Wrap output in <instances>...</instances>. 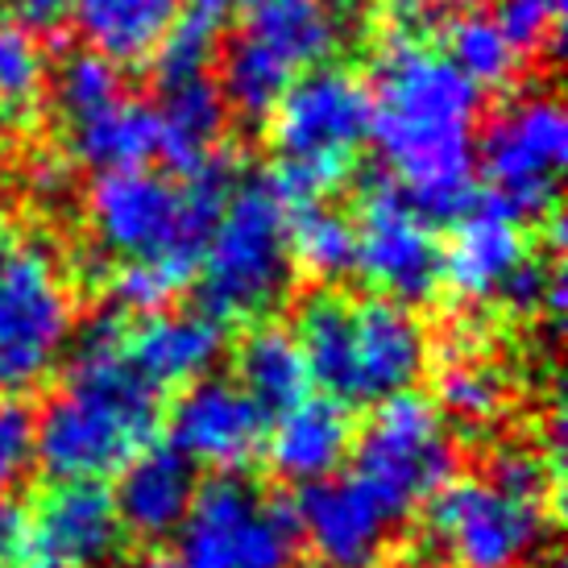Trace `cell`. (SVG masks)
Instances as JSON below:
<instances>
[{
    "label": "cell",
    "instance_id": "44dd1931",
    "mask_svg": "<svg viewBox=\"0 0 568 568\" xmlns=\"http://www.w3.org/2000/svg\"><path fill=\"white\" fill-rule=\"evenodd\" d=\"M159 116V159L179 174H191L204 159L221 150V133L229 121V104L221 83L204 75H179L162 80Z\"/></svg>",
    "mask_w": 568,
    "mask_h": 568
},
{
    "label": "cell",
    "instance_id": "7402d4cb",
    "mask_svg": "<svg viewBox=\"0 0 568 568\" xmlns=\"http://www.w3.org/2000/svg\"><path fill=\"white\" fill-rule=\"evenodd\" d=\"M179 0H71V26L88 50L116 67H138L154 59L171 30Z\"/></svg>",
    "mask_w": 568,
    "mask_h": 568
},
{
    "label": "cell",
    "instance_id": "277c9868",
    "mask_svg": "<svg viewBox=\"0 0 568 568\" xmlns=\"http://www.w3.org/2000/svg\"><path fill=\"white\" fill-rule=\"evenodd\" d=\"M179 187L150 166L100 171L88 191V224L95 241L121 257H174L200 270L224 200L237 187V159L216 150Z\"/></svg>",
    "mask_w": 568,
    "mask_h": 568
},
{
    "label": "cell",
    "instance_id": "f35d334b",
    "mask_svg": "<svg viewBox=\"0 0 568 568\" xmlns=\"http://www.w3.org/2000/svg\"><path fill=\"white\" fill-rule=\"evenodd\" d=\"M133 568H183L174 556H145V560H138Z\"/></svg>",
    "mask_w": 568,
    "mask_h": 568
},
{
    "label": "cell",
    "instance_id": "7c38bea8",
    "mask_svg": "<svg viewBox=\"0 0 568 568\" xmlns=\"http://www.w3.org/2000/svg\"><path fill=\"white\" fill-rule=\"evenodd\" d=\"M427 503L432 539L453 568H523L548 539V503L506 494L486 474L448 481Z\"/></svg>",
    "mask_w": 568,
    "mask_h": 568
},
{
    "label": "cell",
    "instance_id": "5b68a950",
    "mask_svg": "<svg viewBox=\"0 0 568 568\" xmlns=\"http://www.w3.org/2000/svg\"><path fill=\"white\" fill-rule=\"evenodd\" d=\"M200 312L212 320H257L291 291V200L274 174L237 179L221 221L200 253Z\"/></svg>",
    "mask_w": 568,
    "mask_h": 568
},
{
    "label": "cell",
    "instance_id": "d6a6232c",
    "mask_svg": "<svg viewBox=\"0 0 568 568\" xmlns=\"http://www.w3.org/2000/svg\"><path fill=\"white\" fill-rule=\"evenodd\" d=\"M560 17H565V0H498L494 21L503 26L519 54H531L552 42Z\"/></svg>",
    "mask_w": 568,
    "mask_h": 568
},
{
    "label": "cell",
    "instance_id": "8992f818",
    "mask_svg": "<svg viewBox=\"0 0 568 568\" xmlns=\"http://www.w3.org/2000/svg\"><path fill=\"white\" fill-rule=\"evenodd\" d=\"M266 121L283 195L291 204L324 200L348 179L369 138V83L345 67L320 63L286 88Z\"/></svg>",
    "mask_w": 568,
    "mask_h": 568
},
{
    "label": "cell",
    "instance_id": "9a60e30c",
    "mask_svg": "<svg viewBox=\"0 0 568 568\" xmlns=\"http://www.w3.org/2000/svg\"><path fill=\"white\" fill-rule=\"evenodd\" d=\"M295 523H300V539L324 568H374L398 519L374 498V489L362 477L332 474L303 486Z\"/></svg>",
    "mask_w": 568,
    "mask_h": 568
},
{
    "label": "cell",
    "instance_id": "60d3db41",
    "mask_svg": "<svg viewBox=\"0 0 568 568\" xmlns=\"http://www.w3.org/2000/svg\"><path fill=\"white\" fill-rule=\"evenodd\" d=\"M26 568H42V565H26Z\"/></svg>",
    "mask_w": 568,
    "mask_h": 568
},
{
    "label": "cell",
    "instance_id": "83f0119b",
    "mask_svg": "<svg viewBox=\"0 0 568 568\" xmlns=\"http://www.w3.org/2000/svg\"><path fill=\"white\" fill-rule=\"evenodd\" d=\"M444 59L457 67L465 80L486 92V88H506L519 75L523 54L515 50V42L506 38L494 17L469 9V13L448 26V54Z\"/></svg>",
    "mask_w": 568,
    "mask_h": 568
},
{
    "label": "cell",
    "instance_id": "f546056e",
    "mask_svg": "<svg viewBox=\"0 0 568 568\" xmlns=\"http://www.w3.org/2000/svg\"><path fill=\"white\" fill-rule=\"evenodd\" d=\"M125 95V83H121V67L109 63L104 54L95 50H80L71 54L59 75H54V104L63 112L67 125H80L95 112H104L109 104H116Z\"/></svg>",
    "mask_w": 568,
    "mask_h": 568
},
{
    "label": "cell",
    "instance_id": "4dcf8cb0",
    "mask_svg": "<svg viewBox=\"0 0 568 568\" xmlns=\"http://www.w3.org/2000/svg\"><path fill=\"white\" fill-rule=\"evenodd\" d=\"M503 378L489 365L469 362V357H457L436 386V410L460 427H489L503 415Z\"/></svg>",
    "mask_w": 568,
    "mask_h": 568
},
{
    "label": "cell",
    "instance_id": "603a6c76",
    "mask_svg": "<svg viewBox=\"0 0 568 568\" xmlns=\"http://www.w3.org/2000/svg\"><path fill=\"white\" fill-rule=\"evenodd\" d=\"M237 386L257 403L266 419L312 395V378H307V362H303L295 332L278 324L253 328L237 345Z\"/></svg>",
    "mask_w": 568,
    "mask_h": 568
},
{
    "label": "cell",
    "instance_id": "6da1fadb",
    "mask_svg": "<svg viewBox=\"0 0 568 568\" xmlns=\"http://www.w3.org/2000/svg\"><path fill=\"white\" fill-rule=\"evenodd\" d=\"M481 88L427 42H382L369 83V142L427 221H457L477 191Z\"/></svg>",
    "mask_w": 568,
    "mask_h": 568
},
{
    "label": "cell",
    "instance_id": "8d00e7d4",
    "mask_svg": "<svg viewBox=\"0 0 568 568\" xmlns=\"http://www.w3.org/2000/svg\"><path fill=\"white\" fill-rule=\"evenodd\" d=\"M9 17L30 33H59L71 26V0H9Z\"/></svg>",
    "mask_w": 568,
    "mask_h": 568
},
{
    "label": "cell",
    "instance_id": "9c48e42d",
    "mask_svg": "<svg viewBox=\"0 0 568 568\" xmlns=\"http://www.w3.org/2000/svg\"><path fill=\"white\" fill-rule=\"evenodd\" d=\"M174 536L183 568H295L303 548L295 506L274 503L237 474L195 486Z\"/></svg>",
    "mask_w": 568,
    "mask_h": 568
},
{
    "label": "cell",
    "instance_id": "4316f807",
    "mask_svg": "<svg viewBox=\"0 0 568 568\" xmlns=\"http://www.w3.org/2000/svg\"><path fill=\"white\" fill-rule=\"evenodd\" d=\"M50 88L47 50L38 33L17 26L13 17H0V121L30 125Z\"/></svg>",
    "mask_w": 568,
    "mask_h": 568
},
{
    "label": "cell",
    "instance_id": "e0dca14e",
    "mask_svg": "<svg viewBox=\"0 0 568 568\" xmlns=\"http://www.w3.org/2000/svg\"><path fill=\"white\" fill-rule=\"evenodd\" d=\"M116 519L125 536H138L145 544L174 536L195 498V465L174 444H145L116 469Z\"/></svg>",
    "mask_w": 568,
    "mask_h": 568
},
{
    "label": "cell",
    "instance_id": "f1b7e54d",
    "mask_svg": "<svg viewBox=\"0 0 568 568\" xmlns=\"http://www.w3.org/2000/svg\"><path fill=\"white\" fill-rule=\"evenodd\" d=\"M195 278V270L174 262V257H125L112 274V303L133 316H154L171 312V303L183 295Z\"/></svg>",
    "mask_w": 568,
    "mask_h": 568
},
{
    "label": "cell",
    "instance_id": "ffe728a7",
    "mask_svg": "<svg viewBox=\"0 0 568 568\" xmlns=\"http://www.w3.org/2000/svg\"><path fill=\"white\" fill-rule=\"evenodd\" d=\"M353 444V427L348 415L336 398H303L291 410L278 415L274 432H266L262 453L270 457V469L286 481H324L341 469V460L348 457Z\"/></svg>",
    "mask_w": 568,
    "mask_h": 568
},
{
    "label": "cell",
    "instance_id": "836d02e7",
    "mask_svg": "<svg viewBox=\"0 0 568 568\" xmlns=\"http://www.w3.org/2000/svg\"><path fill=\"white\" fill-rule=\"evenodd\" d=\"M33 460V415L26 407H0V498H9Z\"/></svg>",
    "mask_w": 568,
    "mask_h": 568
},
{
    "label": "cell",
    "instance_id": "52a82bcc",
    "mask_svg": "<svg viewBox=\"0 0 568 568\" xmlns=\"http://www.w3.org/2000/svg\"><path fill=\"white\" fill-rule=\"evenodd\" d=\"M345 21L328 0H257L221 59L224 104L245 121H266L303 71L328 63Z\"/></svg>",
    "mask_w": 568,
    "mask_h": 568
},
{
    "label": "cell",
    "instance_id": "2e32d148",
    "mask_svg": "<svg viewBox=\"0 0 568 568\" xmlns=\"http://www.w3.org/2000/svg\"><path fill=\"white\" fill-rule=\"evenodd\" d=\"M30 519L42 568H112L125 548V527L100 481H59Z\"/></svg>",
    "mask_w": 568,
    "mask_h": 568
},
{
    "label": "cell",
    "instance_id": "e575fe53",
    "mask_svg": "<svg viewBox=\"0 0 568 568\" xmlns=\"http://www.w3.org/2000/svg\"><path fill=\"white\" fill-rule=\"evenodd\" d=\"M432 26H436V13L427 0H382V42H427Z\"/></svg>",
    "mask_w": 568,
    "mask_h": 568
},
{
    "label": "cell",
    "instance_id": "4fadbf2b",
    "mask_svg": "<svg viewBox=\"0 0 568 568\" xmlns=\"http://www.w3.org/2000/svg\"><path fill=\"white\" fill-rule=\"evenodd\" d=\"M353 233V270H362L365 283L378 295L395 303H419L440 286V241L432 233V221L386 174L362 187Z\"/></svg>",
    "mask_w": 568,
    "mask_h": 568
},
{
    "label": "cell",
    "instance_id": "484cf974",
    "mask_svg": "<svg viewBox=\"0 0 568 568\" xmlns=\"http://www.w3.org/2000/svg\"><path fill=\"white\" fill-rule=\"evenodd\" d=\"M357 257V233L345 212L328 207L324 200L291 204V262L295 270L312 274L320 283H336L353 270Z\"/></svg>",
    "mask_w": 568,
    "mask_h": 568
},
{
    "label": "cell",
    "instance_id": "74e56055",
    "mask_svg": "<svg viewBox=\"0 0 568 568\" xmlns=\"http://www.w3.org/2000/svg\"><path fill=\"white\" fill-rule=\"evenodd\" d=\"M30 191L42 204H59L71 195V162L63 159H38L30 166Z\"/></svg>",
    "mask_w": 568,
    "mask_h": 568
},
{
    "label": "cell",
    "instance_id": "1f68e13d",
    "mask_svg": "<svg viewBox=\"0 0 568 568\" xmlns=\"http://www.w3.org/2000/svg\"><path fill=\"white\" fill-rule=\"evenodd\" d=\"M486 477L494 481V486H503L506 494H519V498H531V503H552L560 469H556V465H548L536 448L506 444V448H498V453H494Z\"/></svg>",
    "mask_w": 568,
    "mask_h": 568
},
{
    "label": "cell",
    "instance_id": "cb8c5ba5",
    "mask_svg": "<svg viewBox=\"0 0 568 568\" xmlns=\"http://www.w3.org/2000/svg\"><path fill=\"white\" fill-rule=\"evenodd\" d=\"M67 142H71V159L92 171L145 166L150 159H159V116L142 100L121 95L104 112L71 125Z\"/></svg>",
    "mask_w": 568,
    "mask_h": 568
},
{
    "label": "cell",
    "instance_id": "ac0fdd59",
    "mask_svg": "<svg viewBox=\"0 0 568 568\" xmlns=\"http://www.w3.org/2000/svg\"><path fill=\"white\" fill-rule=\"evenodd\" d=\"M523 262H527V241L519 221L486 204L457 216L453 241L440 250V283L460 303L503 300L506 283Z\"/></svg>",
    "mask_w": 568,
    "mask_h": 568
},
{
    "label": "cell",
    "instance_id": "30bf717a",
    "mask_svg": "<svg viewBox=\"0 0 568 568\" xmlns=\"http://www.w3.org/2000/svg\"><path fill=\"white\" fill-rule=\"evenodd\" d=\"M353 448V477L374 489L395 519H407L457 474V444L436 403L424 395L382 398Z\"/></svg>",
    "mask_w": 568,
    "mask_h": 568
},
{
    "label": "cell",
    "instance_id": "d4e9b609",
    "mask_svg": "<svg viewBox=\"0 0 568 568\" xmlns=\"http://www.w3.org/2000/svg\"><path fill=\"white\" fill-rule=\"evenodd\" d=\"M245 0H179L171 30L154 50L159 80H179V75H204L212 54L221 47L229 26L241 17Z\"/></svg>",
    "mask_w": 568,
    "mask_h": 568
},
{
    "label": "cell",
    "instance_id": "8fae6325",
    "mask_svg": "<svg viewBox=\"0 0 568 568\" xmlns=\"http://www.w3.org/2000/svg\"><path fill=\"white\" fill-rule=\"evenodd\" d=\"M568 162V116L544 92L510 100L477 142V171L498 212L515 221L552 216Z\"/></svg>",
    "mask_w": 568,
    "mask_h": 568
},
{
    "label": "cell",
    "instance_id": "7a4b0ae2",
    "mask_svg": "<svg viewBox=\"0 0 568 568\" xmlns=\"http://www.w3.org/2000/svg\"><path fill=\"white\" fill-rule=\"evenodd\" d=\"M159 390L133 369L125 320L100 312L75 341L67 378L33 419V460L54 481H100L154 444Z\"/></svg>",
    "mask_w": 568,
    "mask_h": 568
},
{
    "label": "cell",
    "instance_id": "ab89813d",
    "mask_svg": "<svg viewBox=\"0 0 568 568\" xmlns=\"http://www.w3.org/2000/svg\"><path fill=\"white\" fill-rule=\"evenodd\" d=\"M440 4H457V9H477L481 0H440Z\"/></svg>",
    "mask_w": 568,
    "mask_h": 568
},
{
    "label": "cell",
    "instance_id": "d6986e66",
    "mask_svg": "<svg viewBox=\"0 0 568 568\" xmlns=\"http://www.w3.org/2000/svg\"><path fill=\"white\" fill-rule=\"evenodd\" d=\"M125 353L162 395L212 374V365L224 357V324L207 312H154L138 328H125Z\"/></svg>",
    "mask_w": 568,
    "mask_h": 568
},
{
    "label": "cell",
    "instance_id": "ba28073f",
    "mask_svg": "<svg viewBox=\"0 0 568 568\" xmlns=\"http://www.w3.org/2000/svg\"><path fill=\"white\" fill-rule=\"evenodd\" d=\"M75 303L59 257L0 229V386L30 390L71 345Z\"/></svg>",
    "mask_w": 568,
    "mask_h": 568
},
{
    "label": "cell",
    "instance_id": "d590c367",
    "mask_svg": "<svg viewBox=\"0 0 568 568\" xmlns=\"http://www.w3.org/2000/svg\"><path fill=\"white\" fill-rule=\"evenodd\" d=\"M33 560V519L26 506L0 498V568H26Z\"/></svg>",
    "mask_w": 568,
    "mask_h": 568
},
{
    "label": "cell",
    "instance_id": "3957f363",
    "mask_svg": "<svg viewBox=\"0 0 568 568\" xmlns=\"http://www.w3.org/2000/svg\"><path fill=\"white\" fill-rule=\"evenodd\" d=\"M295 341L307 378L341 407L410 390L427 365V332L407 303L386 295L345 300L336 291L307 295L295 312Z\"/></svg>",
    "mask_w": 568,
    "mask_h": 568
},
{
    "label": "cell",
    "instance_id": "5bb4252c",
    "mask_svg": "<svg viewBox=\"0 0 568 568\" xmlns=\"http://www.w3.org/2000/svg\"><path fill=\"white\" fill-rule=\"evenodd\" d=\"M266 415L237 378H195L171 410V444L200 469L241 474L266 444Z\"/></svg>",
    "mask_w": 568,
    "mask_h": 568
}]
</instances>
